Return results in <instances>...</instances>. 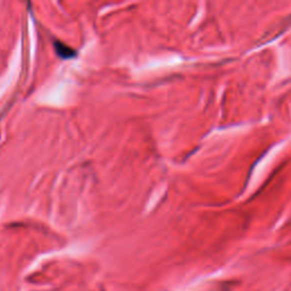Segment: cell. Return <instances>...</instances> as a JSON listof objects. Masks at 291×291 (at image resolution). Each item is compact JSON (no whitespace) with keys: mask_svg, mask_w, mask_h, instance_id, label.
Returning <instances> with one entry per match:
<instances>
[{"mask_svg":"<svg viewBox=\"0 0 291 291\" xmlns=\"http://www.w3.org/2000/svg\"><path fill=\"white\" fill-rule=\"evenodd\" d=\"M54 47H55L57 55L60 56V58H63V60H68V58L76 57V52L73 48H70V46L63 44L62 41H55Z\"/></svg>","mask_w":291,"mask_h":291,"instance_id":"obj_1","label":"cell"}]
</instances>
